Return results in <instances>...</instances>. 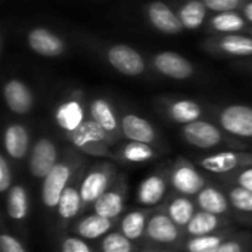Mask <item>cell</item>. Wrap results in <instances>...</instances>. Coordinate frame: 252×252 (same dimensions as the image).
Masks as SVG:
<instances>
[{
	"label": "cell",
	"instance_id": "cell-1",
	"mask_svg": "<svg viewBox=\"0 0 252 252\" xmlns=\"http://www.w3.org/2000/svg\"><path fill=\"white\" fill-rule=\"evenodd\" d=\"M68 134L71 142L84 152L90 155H106L109 133L94 120L83 121L75 130L68 131Z\"/></svg>",
	"mask_w": 252,
	"mask_h": 252
},
{
	"label": "cell",
	"instance_id": "cell-2",
	"mask_svg": "<svg viewBox=\"0 0 252 252\" xmlns=\"http://www.w3.org/2000/svg\"><path fill=\"white\" fill-rule=\"evenodd\" d=\"M114 182V168L106 164L93 167L80 183V193L84 205L94 204L111 186Z\"/></svg>",
	"mask_w": 252,
	"mask_h": 252
},
{
	"label": "cell",
	"instance_id": "cell-3",
	"mask_svg": "<svg viewBox=\"0 0 252 252\" xmlns=\"http://www.w3.org/2000/svg\"><path fill=\"white\" fill-rule=\"evenodd\" d=\"M71 174H72V167L68 162H58L53 167V170L43 179L41 201L46 208L53 210L58 207L61 196L68 186Z\"/></svg>",
	"mask_w": 252,
	"mask_h": 252
},
{
	"label": "cell",
	"instance_id": "cell-4",
	"mask_svg": "<svg viewBox=\"0 0 252 252\" xmlns=\"http://www.w3.org/2000/svg\"><path fill=\"white\" fill-rule=\"evenodd\" d=\"M170 183L177 193L189 198L196 196L207 186L204 176L196 170V167L183 159L176 162L170 176Z\"/></svg>",
	"mask_w": 252,
	"mask_h": 252
},
{
	"label": "cell",
	"instance_id": "cell-5",
	"mask_svg": "<svg viewBox=\"0 0 252 252\" xmlns=\"http://www.w3.org/2000/svg\"><path fill=\"white\" fill-rule=\"evenodd\" d=\"M198 165L213 174H227L238 168H247L252 165V154L223 151L198 161Z\"/></svg>",
	"mask_w": 252,
	"mask_h": 252
},
{
	"label": "cell",
	"instance_id": "cell-6",
	"mask_svg": "<svg viewBox=\"0 0 252 252\" xmlns=\"http://www.w3.org/2000/svg\"><path fill=\"white\" fill-rule=\"evenodd\" d=\"M146 239L158 245H173L180 239V227L167 213H155L149 217L146 226Z\"/></svg>",
	"mask_w": 252,
	"mask_h": 252
},
{
	"label": "cell",
	"instance_id": "cell-7",
	"mask_svg": "<svg viewBox=\"0 0 252 252\" xmlns=\"http://www.w3.org/2000/svg\"><path fill=\"white\" fill-rule=\"evenodd\" d=\"M221 127L236 136L252 137V108L245 105H230L220 114Z\"/></svg>",
	"mask_w": 252,
	"mask_h": 252
},
{
	"label": "cell",
	"instance_id": "cell-8",
	"mask_svg": "<svg viewBox=\"0 0 252 252\" xmlns=\"http://www.w3.org/2000/svg\"><path fill=\"white\" fill-rule=\"evenodd\" d=\"M58 164L56 146L49 139H40L30 155V171L37 179H44Z\"/></svg>",
	"mask_w": 252,
	"mask_h": 252
},
{
	"label": "cell",
	"instance_id": "cell-9",
	"mask_svg": "<svg viewBox=\"0 0 252 252\" xmlns=\"http://www.w3.org/2000/svg\"><path fill=\"white\" fill-rule=\"evenodd\" d=\"M183 136L192 146L199 149H211L219 146L223 140L221 131L207 121H193L186 124L183 128Z\"/></svg>",
	"mask_w": 252,
	"mask_h": 252
},
{
	"label": "cell",
	"instance_id": "cell-10",
	"mask_svg": "<svg viewBox=\"0 0 252 252\" xmlns=\"http://www.w3.org/2000/svg\"><path fill=\"white\" fill-rule=\"evenodd\" d=\"M108 59L117 71L126 75H139L145 69L142 56L126 44L112 46L108 52Z\"/></svg>",
	"mask_w": 252,
	"mask_h": 252
},
{
	"label": "cell",
	"instance_id": "cell-11",
	"mask_svg": "<svg viewBox=\"0 0 252 252\" xmlns=\"http://www.w3.org/2000/svg\"><path fill=\"white\" fill-rule=\"evenodd\" d=\"M124 201H126V186L123 183L112 185L99 199L94 201L93 213L114 220L123 213Z\"/></svg>",
	"mask_w": 252,
	"mask_h": 252
},
{
	"label": "cell",
	"instance_id": "cell-12",
	"mask_svg": "<svg viewBox=\"0 0 252 252\" xmlns=\"http://www.w3.org/2000/svg\"><path fill=\"white\" fill-rule=\"evenodd\" d=\"M167 195V180L161 174H151L143 179L137 188L136 199L140 205L155 207Z\"/></svg>",
	"mask_w": 252,
	"mask_h": 252
},
{
	"label": "cell",
	"instance_id": "cell-13",
	"mask_svg": "<svg viewBox=\"0 0 252 252\" xmlns=\"http://www.w3.org/2000/svg\"><path fill=\"white\" fill-rule=\"evenodd\" d=\"M196 205L199 210H204L207 213L226 217L230 213V201L227 198V193L217 189L216 186L207 185L198 195H196Z\"/></svg>",
	"mask_w": 252,
	"mask_h": 252
},
{
	"label": "cell",
	"instance_id": "cell-14",
	"mask_svg": "<svg viewBox=\"0 0 252 252\" xmlns=\"http://www.w3.org/2000/svg\"><path fill=\"white\" fill-rule=\"evenodd\" d=\"M154 62L161 74L168 75L171 78L183 80L190 77L193 72L192 63L188 59H185L182 55H177L174 52H162L157 55Z\"/></svg>",
	"mask_w": 252,
	"mask_h": 252
},
{
	"label": "cell",
	"instance_id": "cell-15",
	"mask_svg": "<svg viewBox=\"0 0 252 252\" xmlns=\"http://www.w3.org/2000/svg\"><path fill=\"white\" fill-rule=\"evenodd\" d=\"M224 229H229L227 219L199 210L195 213V216L192 217V220L183 230L188 236H202V235H211Z\"/></svg>",
	"mask_w": 252,
	"mask_h": 252
},
{
	"label": "cell",
	"instance_id": "cell-16",
	"mask_svg": "<svg viewBox=\"0 0 252 252\" xmlns=\"http://www.w3.org/2000/svg\"><path fill=\"white\" fill-rule=\"evenodd\" d=\"M30 47L43 56H59L63 52L62 40L46 28H34L28 34Z\"/></svg>",
	"mask_w": 252,
	"mask_h": 252
},
{
	"label": "cell",
	"instance_id": "cell-17",
	"mask_svg": "<svg viewBox=\"0 0 252 252\" xmlns=\"http://www.w3.org/2000/svg\"><path fill=\"white\" fill-rule=\"evenodd\" d=\"M148 15L154 27L165 34H177L183 28L180 18H177L174 12L162 1L151 3L148 9Z\"/></svg>",
	"mask_w": 252,
	"mask_h": 252
},
{
	"label": "cell",
	"instance_id": "cell-18",
	"mask_svg": "<svg viewBox=\"0 0 252 252\" xmlns=\"http://www.w3.org/2000/svg\"><path fill=\"white\" fill-rule=\"evenodd\" d=\"M4 100L15 114H27L32 106V96L27 86L18 80H10L4 86Z\"/></svg>",
	"mask_w": 252,
	"mask_h": 252
},
{
	"label": "cell",
	"instance_id": "cell-19",
	"mask_svg": "<svg viewBox=\"0 0 252 252\" xmlns=\"http://www.w3.org/2000/svg\"><path fill=\"white\" fill-rule=\"evenodd\" d=\"M112 226H114V221L111 219H106V217H102V216L93 213L90 216L83 217L75 224L74 232L77 236H80L83 239L94 241V239H99V238H103L105 235H108L109 230L112 229Z\"/></svg>",
	"mask_w": 252,
	"mask_h": 252
},
{
	"label": "cell",
	"instance_id": "cell-20",
	"mask_svg": "<svg viewBox=\"0 0 252 252\" xmlns=\"http://www.w3.org/2000/svg\"><path fill=\"white\" fill-rule=\"evenodd\" d=\"M235 232L230 229H224L211 235H202V236H189L183 242V251L185 252H216Z\"/></svg>",
	"mask_w": 252,
	"mask_h": 252
},
{
	"label": "cell",
	"instance_id": "cell-21",
	"mask_svg": "<svg viewBox=\"0 0 252 252\" xmlns=\"http://www.w3.org/2000/svg\"><path fill=\"white\" fill-rule=\"evenodd\" d=\"M30 137L27 128L21 124H12L4 131V149L13 159H22L28 152Z\"/></svg>",
	"mask_w": 252,
	"mask_h": 252
},
{
	"label": "cell",
	"instance_id": "cell-22",
	"mask_svg": "<svg viewBox=\"0 0 252 252\" xmlns=\"http://www.w3.org/2000/svg\"><path fill=\"white\" fill-rule=\"evenodd\" d=\"M83 207H84V202L80 193V188L74 185H68L56 207V213L61 221L69 223L80 214Z\"/></svg>",
	"mask_w": 252,
	"mask_h": 252
},
{
	"label": "cell",
	"instance_id": "cell-23",
	"mask_svg": "<svg viewBox=\"0 0 252 252\" xmlns=\"http://www.w3.org/2000/svg\"><path fill=\"white\" fill-rule=\"evenodd\" d=\"M123 133L127 139L133 142H143V143H152L155 140V130L154 127L143 118L128 114L123 118L121 123Z\"/></svg>",
	"mask_w": 252,
	"mask_h": 252
},
{
	"label": "cell",
	"instance_id": "cell-24",
	"mask_svg": "<svg viewBox=\"0 0 252 252\" xmlns=\"http://www.w3.org/2000/svg\"><path fill=\"white\" fill-rule=\"evenodd\" d=\"M28 210L30 201L27 189L21 185L12 186L6 195V211L9 219L15 221H24L28 216Z\"/></svg>",
	"mask_w": 252,
	"mask_h": 252
},
{
	"label": "cell",
	"instance_id": "cell-25",
	"mask_svg": "<svg viewBox=\"0 0 252 252\" xmlns=\"http://www.w3.org/2000/svg\"><path fill=\"white\" fill-rule=\"evenodd\" d=\"M149 213L143 210H133L127 213L121 223L120 230L124 236H127L130 241H139L146 235V226L149 220Z\"/></svg>",
	"mask_w": 252,
	"mask_h": 252
},
{
	"label": "cell",
	"instance_id": "cell-26",
	"mask_svg": "<svg viewBox=\"0 0 252 252\" xmlns=\"http://www.w3.org/2000/svg\"><path fill=\"white\" fill-rule=\"evenodd\" d=\"M195 213V202L185 195H177L167 204V214L179 227L183 229L189 224Z\"/></svg>",
	"mask_w": 252,
	"mask_h": 252
},
{
	"label": "cell",
	"instance_id": "cell-27",
	"mask_svg": "<svg viewBox=\"0 0 252 252\" xmlns=\"http://www.w3.org/2000/svg\"><path fill=\"white\" fill-rule=\"evenodd\" d=\"M56 121L58 124L65 128L66 131L75 130L84 120H83V109L75 100H69L59 106L56 112Z\"/></svg>",
	"mask_w": 252,
	"mask_h": 252
},
{
	"label": "cell",
	"instance_id": "cell-28",
	"mask_svg": "<svg viewBox=\"0 0 252 252\" xmlns=\"http://www.w3.org/2000/svg\"><path fill=\"white\" fill-rule=\"evenodd\" d=\"M92 120H94L99 126H102L108 133L117 131V118L111 105L103 99H96L90 105Z\"/></svg>",
	"mask_w": 252,
	"mask_h": 252
},
{
	"label": "cell",
	"instance_id": "cell-29",
	"mask_svg": "<svg viewBox=\"0 0 252 252\" xmlns=\"http://www.w3.org/2000/svg\"><path fill=\"white\" fill-rule=\"evenodd\" d=\"M227 198L230 201L232 210L242 216L252 217V190L239 185H233L227 189Z\"/></svg>",
	"mask_w": 252,
	"mask_h": 252
},
{
	"label": "cell",
	"instance_id": "cell-30",
	"mask_svg": "<svg viewBox=\"0 0 252 252\" xmlns=\"http://www.w3.org/2000/svg\"><path fill=\"white\" fill-rule=\"evenodd\" d=\"M205 13H207L205 3H202L199 0H190L182 7L180 21H182L183 27L193 30V28H198L204 22Z\"/></svg>",
	"mask_w": 252,
	"mask_h": 252
},
{
	"label": "cell",
	"instance_id": "cell-31",
	"mask_svg": "<svg viewBox=\"0 0 252 252\" xmlns=\"http://www.w3.org/2000/svg\"><path fill=\"white\" fill-rule=\"evenodd\" d=\"M170 112H171V117H173L174 121L183 123V124L198 121V118L202 114L199 105L192 102V100H179V102H176L171 106Z\"/></svg>",
	"mask_w": 252,
	"mask_h": 252
},
{
	"label": "cell",
	"instance_id": "cell-32",
	"mask_svg": "<svg viewBox=\"0 0 252 252\" xmlns=\"http://www.w3.org/2000/svg\"><path fill=\"white\" fill-rule=\"evenodd\" d=\"M220 47L230 55L248 56L252 55V38L244 35H226L220 41Z\"/></svg>",
	"mask_w": 252,
	"mask_h": 252
},
{
	"label": "cell",
	"instance_id": "cell-33",
	"mask_svg": "<svg viewBox=\"0 0 252 252\" xmlns=\"http://www.w3.org/2000/svg\"><path fill=\"white\" fill-rule=\"evenodd\" d=\"M123 157L128 162H146L155 157L154 149L149 146V143L143 142H130L123 149Z\"/></svg>",
	"mask_w": 252,
	"mask_h": 252
},
{
	"label": "cell",
	"instance_id": "cell-34",
	"mask_svg": "<svg viewBox=\"0 0 252 252\" xmlns=\"http://www.w3.org/2000/svg\"><path fill=\"white\" fill-rule=\"evenodd\" d=\"M133 241L121 232H109L100 241L102 252H133Z\"/></svg>",
	"mask_w": 252,
	"mask_h": 252
},
{
	"label": "cell",
	"instance_id": "cell-35",
	"mask_svg": "<svg viewBox=\"0 0 252 252\" xmlns=\"http://www.w3.org/2000/svg\"><path fill=\"white\" fill-rule=\"evenodd\" d=\"M216 252H252V236L233 233Z\"/></svg>",
	"mask_w": 252,
	"mask_h": 252
},
{
	"label": "cell",
	"instance_id": "cell-36",
	"mask_svg": "<svg viewBox=\"0 0 252 252\" xmlns=\"http://www.w3.org/2000/svg\"><path fill=\"white\" fill-rule=\"evenodd\" d=\"M213 27L219 31L224 32H235L244 28V21L239 15L236 13H220L211 21Z\"/></svg>",
	"mask_w": 252,
	"mask_h": 252
},
{
	"label": "cell",
	"instance_id": "cell-37",
	"mask_svg": "<svg viewBox=\"0 0 252 252\" xmlns=\"http://www.w3.org/2000/svg\"><path fill=\"white\" fill-rule=\"evenodd\" d=\"M61 252H93L92 248L80 236H68L62 241Z\"/></svg>",
	"mask_w": 252,
	"mask_h": 252
},
{
	"label": "cell",
	"instance_id": "cell-38",
	"mask_svg": "<svg viewBox=\"0 0 252 252\" xmlns=\"http://www.w3.org/2000/svg\"><path fill=\"white\" fill-rule=\"evenodd\" d=\"M0 252H27L24 245L12 235L1 233L0 236Z\"/></svg>",
	"mask_w": 252,
	"mask_h": 252
},
{
	"label": "cell",
	"instance_id": "cell-39",
	"mask_svg": "<svg viewBox=\"0 0 252 252\" xmlns=\"http://www.w3.org/2000/svg\"><path fill=\"white\" fill-rule=\"evenodd\" d=\"M12 188V171L4 157H0V192L7 193Z\"/></svg>",
	"mask_w": 252,
	"mask_h": 252
},
{
	"label": "cell",
	"instance_id": "cell-40",
	"mask_svg": "<svg viewBox=\"0 0 252 252\" xmlns=\"http://www.w3.org/2000/svg\"><path fill=\"white\" fill-rule=\"evenodd\" d=\"M205 6L216 12H230L236 9L239 0H204Z\"/></svg>",
	"mask_w": 252,
	"mask_h": 252
},
{
	"label": "cell",
	"instance_id": "cell-41",
	"mask_svg": "<svg viewBox=\"0 0 252 252\" xmlns=\"http://www.w3.org/2000/svg\"><path fill=\"white\" fill-rule=\"evenodd\" d=\"M235 185H239L242 188L252 190V165L242 168V171L238 173V176L235 177Z\"/></svg>",
	"mask_w": 252,
	"mask_h": 252
},
{
	"label": "cell",
	"instance_id": "cell-42",
	"mask_svg": "<svg viewBox=\"0 0 252 252\" xmlns=\"http://www.w3.org/2000/svg\"><path fill=\"white\" fill-rule=\"evenodd\" d=\"M244 13H245V16H247V18H248V19L252 22V3H248V4L245 6Z\"/></svg>",
	"mask_w": 252,
	"mask_h": 252
}]
</instances>
